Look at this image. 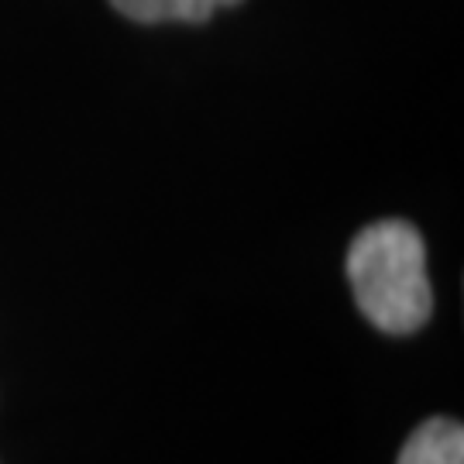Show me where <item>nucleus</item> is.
Wrapping results in <instances>:
<instances>
[{"label": "nucleus", "mask_w": 464, "mask_h": 464, "mask_svg": "<svg viewBox=\"0 0 464 464\" xmlns=\"http://www.w3.org/2000/svg\"><path fill=\"white\" fill-rule=\"evenodd\" d=\"M348 279L358 310L382 334L420 331L433 310L427 279V245L413 224L379 220L351 241Z\"/></svg>", "instance_id": "1"}, {"label": "nucleus", "mask_w": 464, "mask_h": 464, "mask_svg": "<svg viewBox=\"0 0 464 464\" xmlns=\"http://www.w3.org/2000/svg\"><path fill=\"white\" fill-rule=\"evenodd\" d=\"M396 464H464V430L458 420L433 416L402 444Z\"/></svg>", "instance_id": "2"}, {"label": "nucleus", "mask_w": 464, "mask_h": 464, "mask_svg": "<svg viewBox=\"0 0 464 464\" xmlns=\"http://www.w3.org/2000/svg\"><path fill=\"white\" fill-rule=\"evenodd\" d=\"M241 0H111L117 14L131 17L138 24H162V21H183V24H203L214 11L234 7Z\"/></svg>", "instance_id": "3"}]
</instances>
